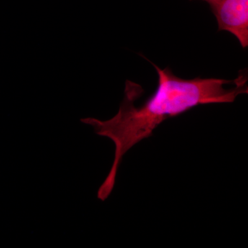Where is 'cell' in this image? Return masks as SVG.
I'll return each instance as SVG.
<instances>
[{
	"label": "cell",
	"mask_w": 248,
	"mask_h": 248,
	"mask_svg": "<svg viewBox=\"0 0 248 248\" xmlns=\"http://www.w3.org/2000/svg\"><path fill=\"white\" fill-rule=\"evenodd\" d=\"M150 62L157 73L158 86L154 94L141 106H135V101L143 90L140 85L127 80L123 101L113 117L106 121L93 117L80 120L92 126L97 135L110 139L115 144L113 163L97 192V198L102 202L108 199L115 187L124 155L139 142L151 137L165 120L203 104L234 102L240 94L248 93L245 73L239 74L234 86L228 89L227 86L234 80L184 79L175 76L169 67L161 69Z\"/></svg>",
	"instance_id": "obj_1"
},
{
	"label": "cell",
	"mask_w": 248,
	"mask_h": 248,
	"mask_svg": "<svg viewBox=\"0 0 248 248\" xmlns=\"http://www.w3.org/2000/svg\"><path fill=\"white\" fill-rule=\"evenodd\" d=\"M218 31L231 32L242 48L248 46V0H208Z\"/></svg>",
	"instance_id": "obj_2"
},
{
	"label": "cell",
	"mask_w": 248,
	"mask_h": 248,
	"mask_svg": "<svg viewBox=\"0 0 248 248\" xmlns=\"http://www.w3.org/2000/svg\"><path fill=\"white\" fill-rule=\"evenodd\" d=\"M202 1H205V2H207V1H208V0H202Z\"/></svg>",
	"instance_id": "obj_3"
}]
</instances>
